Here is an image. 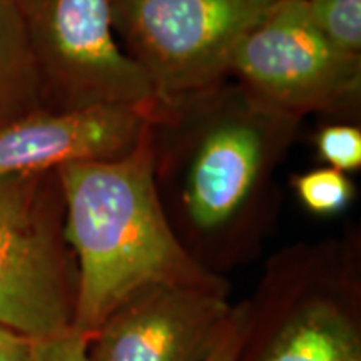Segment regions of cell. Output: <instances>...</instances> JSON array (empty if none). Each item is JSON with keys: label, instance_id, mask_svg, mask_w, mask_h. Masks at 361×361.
Instances as JSON below:
<instances>
[{"label": "cell", "instance_id": "obj_1", "mask_svg": "<svg viewBox=\"0 0 361 361\" xmlns=\"http://www.w3.org/2000/svg\"><path fill=\"white\" fill-rule=\"evenodd\" d=\"M300 124L231 78L152 107L147 141L157 196L201 268L224 278L263 252L281 207L276 174Z\"/></svg>", "mask_w": 361, "mask_h": 361}, {"label": "cell", "instance_id": "obj_2", "mask_svg": "<svg viewBox=\"0 0 361 361\" xmlns=\"http://www.w3.org/2000/svg\"><path fill=\"white\" fill-rule=\"evenodd\" d=\"M66 207V236L78 263L74 328L85 335L121 303L156 284L229 291L180 246L157 196L147 130L117 159L57 168Z\"/></svg>", "mask_w": 361, "mask_h": 361}, {"label": "cell", "instance_id": "obj_3", "mask_svg": "<svg viewBox=\"0 0 361 361\" xmlns=\"http://www.w3.org/2000/svg\"><path fill=\"white\" fill-rule=\"evenodd\" d=\"M238 310L234 361H361L360 231L281 247Z\"/></svg>", "mask_w": 361, "mask_h": 361}, {"label": "cell", "instance_id": "obj_4", "mask_svg": "<svg viewBox=\"0 0 361 361\" xmlns=\"http://www.w3.org/2000/svg\"><path fill=\"white\" fill-rule=\"evenodd\" d=\"M78 284L57 169L0 176V326L27 338L74 326Z\"/></svg>", "mask_w": 361, "mask_h": 361}, {"label": "cell", "instance_id": "obj_5", "mask_svg": "<svg viewBox=\"0 0 361 361\" xmlns=\"http://www.w3.org/2000/svg\"><path fill=\"white\" fill-rule=\"evenodd\" d=\"M121 47L171 101L229 78L233 54L279 0H109Z\"/></svg>", "mask_w": 361, "mask_h": 361}, {"label": "cell", "instance_id": "obj_6", "mask_svg": "<svg viewBox=\"0 0 361 361\" xmlns=\"http://www.w3.org/2000/svg\"><path fill=\"white\" fill-rule=\"evenodd\" d=\"M229 78L279 114L355 123L361 61L343 56L316 29L306 0H279L233 54Z\"/></svg>", "mask_w": 361, "mask_h": 361}, {"label": "cell", "instance_id": "obj_7", "mask_svg": "<svg viewBox=\"0 0 361 361\" xmlns=\"http://www.w3.org/2000/svg\"><path fill=\"white\" fill-rule=\"evenodd\" d=\"M44 84L45 109L152 106L154 90L121 47L109 0H11Z\"/></svg>", "mask_w": 361, "mask_h": 361}, {"label": "cell", "instance_id": "obj_8", "mask_svg": "<svg viewBox=\"0 0 361 361\" xmlns=\"http://www.w3.org/2000/svg\"><path fill=\"white\" fill-rule=\"evenodd\" d=\"M229 291L156 284L89 335L90 361H206L231 326Z\"/></svg>", "mask_w": 361, "mask_h": 361}, {"label": "cell", "instance_id": "obj_9", "mask_svg": "<svg viewBox=\"0 0 361 361\" xmlns=\"http://www.w3.org/2000/svg\"><path fill=\"white\" fill-rule=\"evenodd\" d=\"M154 106L34 112L0 129V176L129 154L142 141Z\"/></svg>", "mask_w": 361, "mask_h": 361}, {"label": "cell", "instance_id": "obj_10", "mask_svg": "<svg viewBox=\"0 0 361 361\" xmlns=\"http://www.w3.org/2000/svg\"><path fill=\"white\" fill-rule=\"evenodd\" d=\"M45 109L40 72L11 0H0V129Z\"/></svg>", "mask_w": 361, "mask_h": 361}, {"label": "cell", "instance_id": "obj_11", "mask_svg": "<svg viewBox=\"0 0 361 361\" xmlns=\"http://www.w3.org/2000/svg\"><path fill=\"white\" fill-rule=\"evenodd\" d=\"M291 188L298 202L308 213L322 218L341 214L356 200L353 179L326 166L293 176Z\"/></svg>", "mask_w": 361, "mask_h": 361}, {"label": "cell", "instance_id": "obj_12", "mask_svg": "<svg viewBox=\"0 0 361 361\" xmlns=\"http://www.w3.org/2000/svg\"><path fill=\"white\" fill-rule=\"evenodd\" d=\"M311 20L338 52L361 61V0H306Z\"/></svg>", "mask_w": 361, "mask_h": 361}, {"label": "cell", "instance_id": "obj_13", "mask_svg": "<svg viewBox=\"0 0 361 361\" xmlns=\"http://www.w3.org/2000/svg\"><path fill=\"white\" fill-rule=\"evenodd\" d=\"M313 146L326 168L348 174L361 168V128L355 123L329 121L316 130Z\"/></svg>", "mask_w": 361, "mask_h": 361}, {"label": "cell", "instance_id": "obj_14", "mask_svg": "<svg viewBox=\"0 0 361 361\" xmlns=\"http://www.w3.org/2000/svg\"><path fill=\"white\" fill-rule=\"evenodd\" d=\"M89 335L71 326L42 338H30V361H90Z\"/></svg>", "mask_w": 361, "mask_h": 361}, {"label": "cell", "instance_id": "obj_15", "mask_svg": "<svg viewBox=\"0 0 361 361\" xmlns=\"http://www.w3.org/2000/svg\"><path fill=\"white\" fill-rule=\"evenodd\" d=\"M0 361H30V338L0 326Z\"/></svg>", "mask_w": 361, "mask_h": 361}, {"label": "cell", "instance_id": "obj_16", "mask_svg": "<svg viewBox=\"0 0 361 361\" xmlns=\"http://www.w3.org/2000/svg\"><path fill=\"white\" fill-rule=\"evenodd\" d=\"M239 346V310L238 305H234V319L231 326L228 328L223 340L218 343L213 353L207 356L206 361H234L236 360Z\"/></svg>", "mask_w": 361, "mask_h": 361}]
</instances>
